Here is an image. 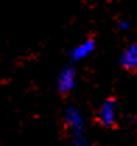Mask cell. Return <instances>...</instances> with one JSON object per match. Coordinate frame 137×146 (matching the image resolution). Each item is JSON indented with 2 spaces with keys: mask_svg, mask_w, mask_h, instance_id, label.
<instances>
[{
  "mask_svg": "<svg viewBox=\"0 0 137 146\" xmlns=\"http://www.w3.org/2000/svg\"><path fill=\"white\" fill-rule=\"evenodd\" d=\"M119 65L126 70H137V42L130 44L123 49L119 58Z\"/></svg>",
  "mask_w": 137,
  "mask_h": 146,
  "instance_id": "obj_5",
  "label": "cell"
},
{
  "mask_svg": "<svg viewBox=\"0 0 137 146\" xmlns=\"http://www.w3.org/2000/svg\"><path fill=\"white\" fill-rule=\"evenodd\" d=\"M76 76H77L76 69L73 66H67L59 73L57 80H56V86H57L59 93L68 94L70 91H73L74 86H76Z\"/></svg>",
  "mask_w": 137,
  "mask_h": 146,
  "instance_id": "obj_3",
  "label": "cell"
},
{
  "mask_svg": "<svg viewBox=\"0 0 137 146\" xmlns=\"http://www.w3.org/2000/svg\"><path fill=\"white\" fill-rule=\"evenodd\" d=\"M118 28H119L120 31H127L129 28H130V23L129 21H124V20H122L118 23Z\"/></svg>",
  "mask_w": 137,
  "mask_h": 146,
  "instance_id": "obj_7",
  "label": "cell"
},
{
  "mask_svg": "<svg viewBox=\"0 0 137 146\" xmlns=\"http://www.w3.org/2000/svg\"><path fill=\"white\" fill-rule=\"evenodd\" d=\"M118 117V108H116V101L109 98L105 100L102 106L98 110V121L102 127H113L116 122Z\"/></svg>",
  "mask_w": 137,
  "mask_h": 146,
  "instance_id": "obj_2",
  "label": "cell"
},
{
  "mask_svg": "<svg viewBox=\"0 0 137 146\" xmlns=\"http://www.w3.org/2000/svg\"><path fill=\"white\" fill-rule=\"evenodd\" d=\"M94 51H95V39L94 38H88L86 41L80 42L78 45H76L70 51V59L73 62H80V60L86 59L87 56H90Z\"/></svg>",
  "mask_w": 137,
  "mask_h": 146,
  "instance_id": "obj_4",
  "label": "cell"
},
{
  "mask_svg": "<svg viewBox=\"0 0 137 146\" xmlns=\"http://www.w3.org/2000/svg\"><path fill=\"white\" fill-rule=\"evenodd\" d=\"M71 143L73 146H92V143L88 141V138L84 133H77V135H71Z\"/></svg>",
  "mask_w": 137,
  "mask_h": 146,
  "instance_id": "obj_6",
  "label": "cell"
},
{
  "mask_svg": "<svg viewBox=\"0 0 137 146\" xmlns=\"http://www.w3.org/2000/svg\"><path fill=\"white\" fill-rule=\"evenodd\" d=\"M65 124L68 128L71 135H77V133H84L86 132V124H84L83 114L74 106H70L65 111Z\"/></svg>",
  "mask_w": 137,
  "mask_h": 146,
  "instance_id": "obj_1",
  "label": "cell"
}]
</instances>
